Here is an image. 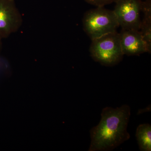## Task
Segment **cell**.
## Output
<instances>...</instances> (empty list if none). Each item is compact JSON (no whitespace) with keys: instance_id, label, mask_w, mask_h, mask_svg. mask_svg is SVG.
<instances>
[{"instance_id":"7","label":"cell","mask_w":151,"mask_h":151,"mask_svg":"<svg viewBox=\"0 0 151 151\" xmlns=\"http://www.w3.org/2000/svg\"><path fill=\"white\" fill-rule=\"evenodd\" d=\"M139 148L141 151H151V125L141 124L137 128L136 132Z\"/></svg>"},{"instance_id":"9","label":"cell","mask_w":151,"mask_h":151,"mask_svg":"<svg viewBox=\"0 0 151 151\" xmlns=\"http://www.w3.org/2000/svg\"><path fill=\"white\" fill-rule=\"evenodd\" d=\"M141 12H143L144 17H151V0H145L142 1Z\"/></svg>"},{"instance_id":"10","label":"cell","mask_w":151,"mask_h":151,"mask_svg":"<svg viewBox=\"0 0 151 151\" xmlns=\"http://www.w3.org/2000/svg\"><path fill=\"white\" fill-rule=\"evenodd\" d=\"M116 1L117 0H85L86 2L97 7H104L106 5L116 2Z\"/></svg>"},{"instance_id":"2","label":"cell","mask_w":151,"mask_h":151,"mask_svg":"<svg viewBox=\"0 0 151 151\" xmlns=\"http://www.w3.org/2000/svg\"><path fill=\"white\" fill-rule=\"evenodd\" d=\"M94 61L106 66H113L121 62L124 55L117 32L108 34L92 40L89 49Z\"/></svg>"},{"instance_id":"11","label":"cell","mask_w":151,"mask_h":151,"mask_svg":"<svg viewBox=\"0 0 151 151\" xmlns=\"http://www.w3.org/2000/svg\"><path fill=\"white\" fill-rule=\"evenodd\" d=\"M1 39H0V50H1Z\"/></svg>"},{"instance_id":"3","label":"cell","mask_w":151,"mask_h":151,"mask_svg":"<svg viewBox=\"0 0 151 151\" xmlns=\"http://www.w3.org/2000/svg\"><path fill=\"white\" fill-rule=\"evenodd\" d=\"M83 29L91 40L117 31L119 25L113 11L97 7L84 15Z\"/></svg>"},{"instance_id":"8","label":"cell","mask_w":151,"mask_h":151,"mask_svg":"<svg viewBox=\"0 0 151 151\" xmlns=\"http://www.w3.org/2000/svg\"><path fill=\"white\" fill-rule=\"evenodd\" d=\"M144 41L145 42L149 53L151 51V18L144 17L141 22L139 29Z\"/></svg>"},{"instance_id":"1","label":"cell","mask_w":151,"mask_h":151,"mask_svg":"<svg viewBox=\"0 0 151 151\" xmlns=\"http://www.w3.org/2000/svg\"><path fill=\"white\" fill-rule=\"evenodd\" d=\"M130 116L131 108L127 104L116 108H103L99 124L90 130L88 151L113 150L129 139L127 128Z\"/></svg>"},{"instance_id":"6","label":"cell","mask_w":151,"mask_h":151,"mask_svg":"<svg viewBox=\"0 0 151 151\" xmlns=\"http://www.w3.org/2000/svg\"><path fill=\"white\" fill-rule=\"evenodd\" d=\"M119 35L124 55L134 56L148 52L147 45L139 30L122 29Z\"/></svg>"},{"instance_id":"5","label":"cell","mask_w":151,"mask_h":151,"mask_svg":"<svg viewBox=\"0 0 151 151\" xmlns=\"http://www.w3.org/2000/svg\"><path fill=\"white\" fill-rule=\"evenodd\" d=\"M22 24V17L14 0H0V39L16 32Z\"/></svg>"},{"instance_id":"4","label":"cell","mask_w":151,"mask_h":151,"mask_svg":"<svg viewBox=\"0 0 151 151\" xmlns=\"http://www.w3.org/2000/svg\"><path fill=\"white\" fill-rule=\"evenodd\" d=\"M140 0H117L113 12L119 26L126 29L139 30L142 20Z\"/></svg>"}]
</instances>
